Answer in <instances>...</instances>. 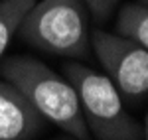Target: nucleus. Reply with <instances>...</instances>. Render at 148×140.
Segmentation results:
<instances>
[{"mask_svg": "<svg viewBox=\"0 0 148 140\" xmlns=\"http://www.w3.org/2000/svg\"><path fill=\"white\" fill-rule=\"evenodd\" d=\"M4 81L14 85L46 122L77 140L89 138L77 93L67 77L32 55H10L0 61Z\"/></svg>", "mask_w": 148, "mask_h": 140, "instance_id": "nucleus-1", "label": "nucleus"}, {"mask_svg": "<svg viewBox=\"0 0 148 140\" xmlns=\"http://www.w3.org/2000/svg\"><path fill=\"white\" fill-rule=\"evenodd\" d=\"M18 36L24 44L65 59L91 55V16L81 0H36Z\"/></svg>", "mask_w": 148, "mask_h": 140, "instance_id": "nucleus-2", "label": "nucleus"}, {"mask_svg": "<svg viewBox=\"0 0 148 140\" xmlns=\"http://www.w3.org/2000/svg\"><path fill=\"white\" fill-rule=\"evenodd\" d=\"M67 77L79 99L85 124L97 140H142L144 130L125 109V99L113 81L83 65L77 59L63 63Z\"/></svg>", "mask_w": 148, "mask_h": 140, "instance_id": "nucleus-3", "label": "nucleus"}, {"mask_svg": "<svg viewBox=\"0 0 148 140\" xmlns=\"http://www.w3.org/2000/svg\"><path fill=\"white\" fill-rule=\"evenodd\" d=\"M91 47L107 77L113 81L125 101L140 103L148 97V49L130 38L91 30Z\"/></svg>", "mask_w": 148, "mask_h": 140, "instance_id": "nucleus-4", "label": "nucleus"}, {"mask_svg": "<svg viewBox=\"0 0 148 140\" xmlns=\"http://www.w3.org/2000/svg\"><path fill=\"white\" fill-rule=\"evenodd\" d=\"M46 120L14 85L0 81V140H34Z\"/></svg>", "mask_w": 148, "mask_h": 140, "instance_id": "nucleus-5", "label": "nucleus"}, {"mask_svg": "<svg viewBox=\"0 0 148 140\" xmlns=\"http://www.w3.org/2000/svg\"><path fill=\"white\" fill-rule=\"evenodd\" d=\"M116 34L130 38L148 49V4L142 2H128L125 4L114 20Z\"/></svg>", "mask_w": 148, "mask_h": 140, "instance_id": "nucleus-6", "label": "nucleus"}, {"mask_svg": "<svg viewBox=\"0 0 148 140\" xmlns=\"http://www.w3.org/2000/svg\"><path fill=\"white\" fill-rule=\"evenodd\" d=\"M34 4L36 0H0V61L12 40L18 36L26 12Z\"/></svg>", "mask_w": 148, "mask_h": 140, "instance_id": "nucleus-7", "label": "nucleus"}, {"mask_svg": "<svg viewBox=\"0 0 148 140\" xmlns=\"http://www.w3.org/2000/svg\"><path fill=\"white\" fill-rule=\"evenodd\" d=\"M81 2L85 4V8L89 10V16L95 22L105 24L113 16V12L116 10L121 0H81Z\"/></svg>", "mask_w": 148, "mask_h": 140, "instance_id": "nucleus-8", "label": "nucleus"}, {"mask_svg": "<svg viewBox=\"0 0 148 140\" xmlns=\"http://www.w3.org/2000/svg\"><path fill=\"white\" fill-rule=\"evenodd\" d=\"M144 140H148V113H146V120H144Z\"/></svg>", "mask_w": 148, "mask_h": 140, "instance_id": "nucleus-9", "label": "nucleus"}, {"mask_svg": "<svg viewBox=\"0 0 148 140\" xmlns=\"http://www.w3.org/2000/svg\"><path fill=\"white\" fill-rule=\"evenodd\" d=\"M138 2H142V4H148V0H138Z\"/></svg>", "mask_w": 148, "mask_h": 140, "instance_id": "nucleus-10", "label": "nucleus"}, {"mask_svg": "<svg viewBox=\"0 0 148 140\" xmlns=\"http://www.w3.org/2000/svg\"><path fill=\"white\" fill-rule=\"evenodd\" d=\"M57 140H69V138H57ZM75 140H77V138H75Z\"/></svg>", "mask_w": 148, "mask_h": 140, "instance_id": "nucleus-11", "label": "nucleus"}]
</instances>
